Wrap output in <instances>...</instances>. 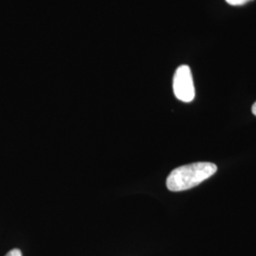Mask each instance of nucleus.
<instances>
[{"mask_svg":"<svg viewBox=\"0 0 256 256\" xmlns=\"http://www.w3.org/2000/svg\"><path fill=\"white\" fill-rule=\"evenodd\" d=\"M216 171L218 166L207 162L180 166L169 174L166 186L172 192L189 190L208 180Z\"/></svg>","mask_w":256,"mask_h":256,"instance_id":"obj_1","label":"nucleus"},{"mask_svg":"<svg viewBox=\"0 0 256 256\" xmlns=\"http://www.w3.org/2000/svg\"><path fill=\"white\" fill-rule=\"evenodd\" d=\"M173 90L174 96L180 101L190 102L194 100L196 92L189 66L182 64L176 68L173 79Z\"/></svg>","mask_w":256,"mask_h":256,"instance_id":"obj_2","label":"nucleus"},{"mask_svg":"<svg viewBox=\"0 0 256 256\" xmlns=\"http://www.w3.org/2000/svg\"><path fill=\"white\" fill-rule=\"evenodd\" d=\"M228 4L232 6H242L247 4L248 2L252 1V0H225Z\"/></svg>","mask_w":256,"mask_h":256,"instance_id":"obj_3","label":"nucleus"},{"mask_svg":"<svg viewBox=\"0 0 256 256\" xmlns=\"http://www.w3.org/2000/svg\"><path fill=\"white\" fill-rule=\"evenodd\" d=\"M5 256H22V252L18 248H14L10 250L9 252Z\"/></svg>","mask_w":256,"mask_h":256,"instance_id":"obj_4","label":"nucleus"},{"mask_svg":"<svg viewBox=\"0 0 256 256\" xmlns=\"http://www.w3.org/2000/svg\"><path fill=\"white\" fill-rule=\"evenodd\" d=\"M252 114L256 116V102L252 104Z\"/></svg>","mask_w":256,"mask_h":256,"instance_id":"obj_5","label":"nucleus"}]
</instances>
